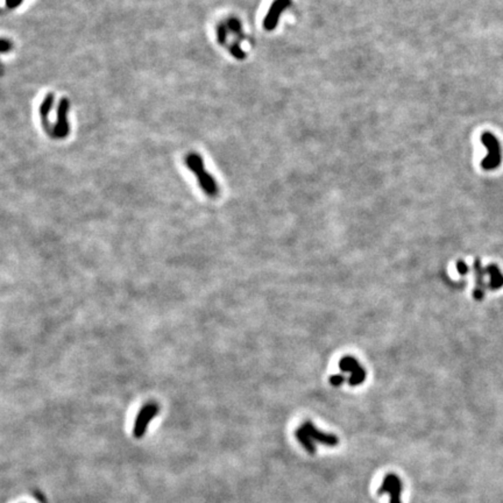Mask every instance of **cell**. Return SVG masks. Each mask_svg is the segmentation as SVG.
I'll return each instance as SVG.
<instances>
[{"label": "cell", "mask_w": 503, "mask_h": 503, "mask_svg": "<svg viewBox=\"0 0 503 503\" xmlns=\"http://www.w3.org/2000/svg\"><path fill=\"white\" fill-rule=\"evenodd\" d=\"M217 36H218V42L222 46L226 45V36H227V27L224 24H219L217 28Z\"/></svg>", "instance_id": "14"}, {"label": "cell", "mask_w": 503, "mask_h": 503, "mask_svg": "<svg viewBox=\"0 0 503 503\" xmlns=\"http://www.w3.org/2000/svg\"><path fill=\"white\" fill-rule=\"evenodd\" d=\"M351 374L352 375L350 377V380H348L351 386L360 385V383H363L364 381V379H366V370H364L361 366L358 367V368L353 370Z\"/></svg>", "instance_id": "11"}, {"label": "cell", "mask_w": 503, "mask_h": 503, "mask_svg": "<svg viewBox=\"0 0 503 503\" xmlns=\"http://www.w3.org/2000/svg\"><path fill=\"white\" fill-rule=\"evenodd\" d=\"M228 50H229V53H231V54L233 55L235 58L244 59L245 57H246V54H245V52L240 48V47L237 45V43H233V45L229 46L228 47Z\"/></svg>", "instance_id": "15"}, {"label": "cell", "mask_w": 503, "mask_h": 503, "mask_svg": "<svg viewBox=\"0 0 503 503\" xmlns=\"http://www.w3.org/2000/svg\"><path fill=\"white\" fill-rule=\"evenodd\" d=\"M402 492H403V482L401 477L396 473H387L377 490V494H388L389 503H402Z\"/></svg>", "instance_id": "3"}, {"label": "cell", "mask_w": 503, "mask_h": 503, "mask_svg": "<svg viewBox=\"0 0 503 503\" xmlns=\"http://www.w3.org/2000/svg\"><path fill=\"white\" fill-rule=\"evenodd\" d=\"M487 274L490 276V288L498 290L503 285V275L496 266H489L487 268Z\"/></svg>", "instance_id": "10"}, {"label": "cell", "mask_w": 503, "mask_h": 503, "mask_svg": "<svg viewBox=\"0 0 503 503\" xmlns=\"http://www.w3.org/2000/svg\"><path fill=\"white\" fill-rule=\"evenodd\" d=\"M291 5L290 0H275L272 5L268 13L266 14L265 20H263V27L267 30H274L276 25H278L279 17L284 12V9Z\"/></svg>", "instance_id": "6"}, {"label": "cell", "mask_w": 503, "mask_h": 503, "mask_svg": "<svg viewBox=\"0 0 503 503\" xmlns=\"http://www.w3.org/2000/svg\"><path fill=\"white\" fill-rule=\"evenodd\" d=\"M302 427L306 430V432L311 437V439L314 440V442L319 443V444L330 446V447H333V446H337L339 444V439L337 436L331 435V433L322 432L320 430L317 429V427L314 426L311 422L303 423Z\"/></svg>", "instance_id": "7"}, {"label": "cell", "mask_w": 503, "mask_h": 503, "mask_svg": "<svg viewBox=\"0 0 503 503\" xmlns=\"http://www.w3.org/2000/svg\"><path fill=\"white\" fill-rule=\"evenodd\" d=\"M185 165H187L189 170L193 171L195 176H196L198 184H199V187L202 188V190L207 196L211 198L218 196V184H217L215 178L212 177V175L206 171L202 156L198 155V154H189L185 157Z\"/></svg>", "instance_id": "1"}, {"label": "cell", "mask_w": 503, "mask_h": 503, "mask_svg": "<svg viewBox=\"0 0 503 503\" xmlns=\"http://www.w3.org/2000/svg\"><path fill=\"white\" fill-rule=\"evenodd\" d=\"M359 366H360L359 363L351 357L344 358V359L340 361V369L342 370V372H351L352 373Z\"/></svg>", "instance_id": "12"}, {"label": "cell", "mask_w": 503, "mask_h": 503, "mask_svg": "<svg viewBox=\"0 0 503 503\" xmlns=\"http://www.w3.org/2000/svg\"><path fill=\"white\" fill-rule=\"evenodd\" d=\"M344 380H345V379H344V376H341V375H335V376H332V377H331V380H330V381H331L332 386H340L341 383L344 382Z\"/></svg>", "instance_id": "17"}, {"label": "cell", "mask_w": 503, "mask_h": 503, "mask_svg": "<svg viewBox=\"0 0 503 503\" xmlns=\"http://www.w3.org/2000/svg\"><path fill=\"white\" fill-rule=\"evenodd\" d=\"M481 143L487 148V155L481 161V168L487 171L495 170L502 162V149L498 138L489 132H485L481 135Z\"/></svg>", "instance_id": "2"}, {"label": "cell", "mask_w": 503, "mask_h": 503, "mask_svg": "<svg viewBox=\"0 0 503 503\" xmlns=\"http://www.w3.org/2000/svg\"><path fill=\"white\" fill-rule=\"evenodd\" d=\"M160 408L156 403H147L144 404L142 408L140 409V411L137 415V418H135L134 423V429H133V435L135 438H142L144 433L147 431V427H148V424L152 422L153 418L159 414Z\"/></svg>", "instance_id": "4"}, {"label": "cell", "mask_w": 503, "mask_h": 503, "mask_svg": "<svg viewBox=\"0 0 503 503\" xmlns=\"http://www.w3.org/2000/svg\"><path fill=\"white\" fill-rule=\"evenodd\" d=\"M69 109H70V103L67 98L61 99L57 106V119H56V125L53 131V135L57 139H64L69 135L70 131V125L68 121Z\"/></svg>", "instance_id": "5"}, {"label": "cell", "mask_w": 503, "mask_h": 503, "mask_svg": "<svg viewBox=\"0 0 503 503\" xmlns=\"http://www.w3.org/2000/svg\"><path fill=\"white\" fill-rule=\"evenodd\" d=\"M0 45H1V53H2V54H5V53H7V52H9V50L12 49V43L9 42V40H7V39H2L1 40V43H0Z\"/></svg>", "instance_id": "16"}, {"label": "cell", "mask_w": 503, "mask_h": 503, "mask_svg": "<svg viewBox=\"0 0 503 503\" xmlns=\"http://www.w3.org/2000/svg\"><path fill=\"white\" fill-rule=\"evenodd\" d=\"M457 267H458V270H459V273H460V274H466V273L468 272L467 266L465 265L464 262H461V261H459V262L457 263Z\"/></svg>", "instance_id": "19"}, {"label": "cell", "mask_w": 503, "mask_h": 503, "mask_svg": "<svg viewBox=\"0 0 503 503\" xmlns=\"http://www.w3.org/2000/svg\"><path fill=\"white\" fill-rule=\"evenodd\" d=\"M295 436H296L297 440L301 443V445L303 446L304 449H306L307 452H309V453H311V454L316 453V446H314L311 437L307 435L303 427L302 426L298 427L296 431H295Z\"/></svg>", "instance_id": "9"}, {"label": "cell", "mask_w": 503, "mask_h": 503, "mask_svg": "<svg viewBox=\"0 0 503 503\" xmlns=\"http://www.w3.org/2000/svg\"><path fill=\"white\" fill-rule=\"evenodd\" d=\"M21 2H23V0H6V6H7L8 8L13 9L15 7H18Z\"/></svg>", "instance_id": "18"}, {"label": "cell", "mask_w": 503, "mask_h": 503, "mask_svg": "<svg viewBox=\"0 0 503 503\" xmlns=\"http://www.w3.org/2000/svg\"><path fill=\"white\" fill-rule=\"evenodd\" d=\"M53 104H54V93H47L43 98L42 103L40 105V118L42 122V127L47 133H50V121H49V113L52 111Z\"/></svg>", "instance_id": "8"}, {"label": "cell", "mask_w": 503, "mask_h": 503, "mask_svg": "<svg viewBox=\"0 0 503 503\" xmlns=\"http://www.w3.org/2000/svg\"><path fill=\"white\" fill-rule=\"evenodd\" d=\"M227 27L231 29L233 33L235 34V35L239 36V39H244V33H243V28H241V25H240V21L238 20V19L235 18H231L229 20L227 21Z\"/></svg>", "instance_id": "13"}]
</instances>
